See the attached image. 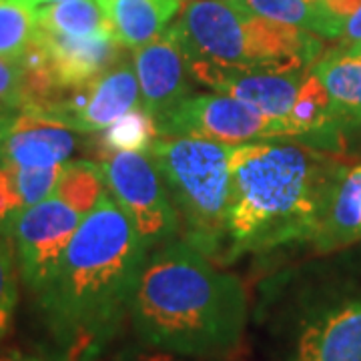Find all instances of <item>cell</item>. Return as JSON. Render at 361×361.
<instances>
[{
  "label": "cell",
  "instance_id": "cell-1",
  "mask_svg": "<svg viewBox=\"0 0 361 361\" xmlns=\"http://www.w3.org/2000/svg\"><path fill=\"white\" fill-rule=\"evenodd\" d=\"M345 171L329 151L289 139L231 147L227 249L221 265L289 243H311Z\"/></svg>",
  "mask_w": 361,
  "mask_h": 361
},
{
  "label": "cell",
  "instance_id": "cell-2",
  "mask_svg": "<svg viewBox=\"0 0 361 361\" xmlns=\"http://www.w3.org/2000/svg\"><path fill=\"white\" fill-rule=\"evenodd\" d=\"M129 317L149 348L197 360L221 357L243 339L249 299L237 275L173 239L147 255Z\"/></svg>",
  "mask_w": 361,
  "mask_h": 361
},
{
  "label": "cell",
  "instance_id": "cell-3",
  "mask_svg": "<svg viewBox=\"0 0 361 361\" xmlns=\"http://www.w3.org/2000/svg\"><path fill=\"white\" fill-rule=\"evenodd\" d=\"M149 249L109 189L85 215L40 291V307L63 343L97 353L129 317Z\"/></svg>",
  "mask_w": 361,
  "mask_h": 361
},
{
  "label": "cell",
  "instance_id": "cell-4",
  "mask_svg": "<svg viewBox=\"0 0 361 361\" xmlns=\"http://www.w3.org/2000/svg\"><path fill=\"white\" fill-rule=\"evenodd\" d=\"M169 30L187 63L239 71H310L323 42L313 32L251 13L241 0H185Z\"/></svg>",
  "mask_w": 361,
  "mask_h": 361
},
{
  "label": "cell",
  "instance_id": "cell-5",
  "mask_svg": "<svg viewBox=\"0 0 361 361\" xmlns=\"http://www.w3.org/2000/svg\"><path fill=\"white\" fill-rule=\"evenodd\" d=\"M229 153L231 145L183 135H159L147 153L177 211L183 241L217 265L227 249Z\"/></svg>",
  "mask_w": 361,
  "mask_h": 361
},
{
  "label": "cell",
  "instance_id": "cell-6",
  "mask_svg": "<svg viewBox=\"0 0 361 361\" xmlns=\"http://www.w3.org/2000/svg\"><path fill=\"white\" fill-rule=\"evenodd\" d=\"M106 189L127 215L147 249L173 241L180 233L167 187L147 153H103Z\"/></svg>",
  "mask_w": 361,
  "mask_h": 361
},
{
  "label": "cell",
  "instance_id": "cell-7",
  "mask_svg": "<svg viewBox=\"0 0 361 361\" xmlns=\"http://www.w3.org/2000/svg\"><path fill=\"white\" fill-rule=\"evenodd\" d=\"M159 135L199 137L223 145L281 139V125L221 92H193L157 118Z\"/></svg>",
  "mask_w": 361,
  "mask_h": 361
},
{
  "label": "cell",
  "instance_id": "cell-8",
  "mask_svg": "<svg viewBox=\"0 0 361 361\" xmlns=\"http://www.w3.org/2000/svg\"><path fill=\"white\" fill-rule=\"evenodd\" d=\"M80 221L82 215L54 195L23 211L13 221L6 235L13 239L20 275L35 295H39L59 269Z\"/></svg>",
  "mask_w": 361,
  "mask_h": 361
},
{
  "label": "cell",
  "instance_id": "cell-9",
  "mask_svg": "<svg viewBox=\"0 0 361 361\" xmlns=\"http://www.w3.org/2000/svg\"><path fill=\"white\" fill-rule=\"evenodd\" d=\"M141 106L135 66L121 59L113 68L80 89L28 109L25 113L42 116L66 129L90 135L103 133L118 116Z\"/></svg>",
  "mask_w": 361,
  "mask_h": 361
},
{
  "label": "cell",
  "instance_id": "cell-10",
  "mask_svg": "<svg viewBox=\"0 0 361 361\" xmlns=\"http://www.w3.org/2000/svg\"><path fill=\"white\" fill-rule=\"evenodd\" d=\"M287 361H361V293L303 311L291 329Z\"/></svg>",
  "mask_w": 361,
  "mask_h": 361
},
{
  "label": "cell",
  "instance_id": "cell-11",
  "mask_svg": "<svg viewBox=\"0 0 361 361\" xmlns=\"http://www.w3.org/2000/svg\"><path fill=\"white\" fill-rule=\"evenodd\" d=\"M191 77L205 85L213 92L229 94L233 99L249 104L261 115L269 116L283 125L293 109L299 87L307 71L273 73V71H239V68H217V66L187 63Z\"/></svg>",
  "mask_w": 361,
  "mask_h": 361
},
{
  "label": "cell",
  "instance_id": "cell-12",
  "mask_svg": "<svg viewBox=\"0 0 361 361\" xmlns=\"http://www.w3.org/2000/svg\"><path fill=\"white\" fill-rule=\"evenodd\" d=\"M133 66L139 80L141 106L155 121L193 94L187 59L169 28L159 39L135 49Z\"/></svg>",
  "mask_w": 361,
  "mask_h": 361
},
{
  "label": "cell",
  "instance_id": "cell-13",
  "mask_svg": "<svg viewBox=\"0 0 361 361\" xmlns=\"http://www.w3.org/2000/svg\"><path fill=\"white\" fill-rule=\"evenodd\" d=\"M77 151V133L30 113H18L0 139V163L23 169L59 167Z\"/></svg>",
  "mask_w": 361,
  "mask_h": 361
},
{
  "label": "cell",
  "instance_id": "cell-14",
  "mask_svg": "<svg viewBox=\"0 0 361 361\" xmlns=\"http://www.w3.org/2000/svg\"><path fill=\"white\" fill-rule=\"evenodd\" d=\"M111 37L123 49H139L159 39L180 13L185 0H101Z\"/></svg>",
  "mask_w": 361,
  "mask_h": 361
},
{
  "label": "cell",
  "instance_id": "cell-15",
  "mask_svg": "<svg viewBox=\"0 0 361 361\" xmlns=\"http://www.w3.org/2000/svg\"><path fill=\"white\" fill-rule=\"evenodd\" d=\"M310 71L327 90L341 130L361 129V54L337 47L322 54Z\"/></svg>",
  "mask_w": 361,
  "mask_h": 361
},
{
  "label": "cell",
  "instance_id": "cell-16",
  "mask_svg": "<svg viewBox=\"0 0 361 361\" xmlns=\"http://www.w3.org/2000/svg\"><path fill=\"white\" fill-rule=\"evenodd\" d=\"M361 241V163L348 167L322 229L311 241L319 251H334Z\"/></svg>",
  "mask_w": 361,
  "mask_h": 361
},
{
  "label": "cell",
  "instance_id": "cell-17",
  "mask_svg": "<svg viewBox=\"0 0 361 361\" xmlns=\"http://www.w3.org/2000/svg\"><path fill=\"white\" fill-rule=\"evenodd\" d=\"M63 165L23 169L0 163V235H6L13 221L30 207L54 193Z\"/></svg>",
  "mask_w": 361,
  "mask_h": 361
},
{
  "label": "cell",
  "instance_id": "cell-18",
  "mask_svg": "<svg viewBox=\"0 0 361 361\" xmlns=\"http://www.w3.org/2000/svg\"><path fill=\"white\" fill-rule=\"evenodd\" d=\"M40 30L63 37H111L109 18L101 0H68L35 11Z\"/></svg>",
  "mask_w": 361,
  "mask_h": 361
},
{
  "label": "cell",
  "instance_id": "cell-19",
  "mask_svg": "<svg viewBox=\"0 0 361 361\" xmlns=\"http://www.w3.org/2000/svg\"><path fill=\"white\" fill-rule=\"evenodd\" d=\"M104 193L106 180L101 165H94L92 161H68L63 165L52 195L85 217L99 205Z\"/></svg>",
  "mask_w": 361,
  "mask_h": 361
},
{
  "label": "cell",
  "instance_id": "cell-20",
  "mask_svg": "<svg viewBox=\"0 0 361 361\" xmlns=\"http://www.w3.org/2000/svg\"><path fill=\"white\" fill-rule=\"evenodd\" d=\"M157 137L159 129L155 116L142 106H137L103 130L101 145L103 153H149Z\"/></svg>",
  "mask_w": 361,
  "mask_h": 361
},
{
  "label": "cell",
  "instance_id": "cell-21",
  "mask_svg": "<svg viewBox=\"0 0 361 361\" xmlns=\"http://www.w3.org/2000/svg\"><path fill=\"white\" fill-rule=\"evenodd\" d=\"M37 14L16 0H0V56L23 65L37 37Z\"/></svg>",
  "mask_w": 361,
  "mask_h": 361
},
{
  "label": "cell",
  "instance_id": "cell-22",
  "mask_svg": "<svg viewBox=\"0 0 361 361\" xmlns=\"http://www.w3.org/2000/svg\"><path fill=\"white\" fill-rule=\"evenodd\" d=\"M251 13L273 23L291 25L313 35L325 37V26L319 11L307 0H241Z\"/></svg>",
  "mask_w": 361,
  "mask_h": 361
},
{
  "label": "cell",
  "instance_id": "cell-23",
  "mask_svg": "<svg viewBox=\"0 0 361 361\" xmlns=\"http://www.w3.org/2000/svg\"><path fill=\"white\" fill-rule=\"evenodd\" d=\"M16 255L13 245L0 235V341L11 329L16 303H18V279H16Z\"/></svg>",
  "mask_w": 361,
  "mask_h": 361
},
{
  "label": "cell",
  "instance_id": "cell-24",
  "mask_svg": "<svg viewBox=\"0 0 361 361\" xmlns=\"http://www.w3.org/2000/svg\"><path fill=\"white\" fill-rule=\"evenodd\" d=\"M0 104L23 113L28 106V89L23 65L11 63L0 56Z\"/></svg>",
  "mask_w": 361,
  "mask_h": 361
},
{
  "label": "cell",
  "instance_id": "cell-25",
  "mask_svg": "<svg viewBox=\"0 0 361 361\" xmlns=\"http://www.w3.org/2000/svg\"><path fill=\"white\" fill-rule=\"evenodd\" d=\"M361 6V0H319L317 11L325 26V39L343 37L349 16Z\"/></svg>",
  "mask_w": 361,
  "mask_h": 361
},
{
  "label": "cell",
  "instance_id": "cell-26",
  "mask_svg": "<svg viewBox=\"0 0 361 361\" xmlns=\"http://www.w3.org/2000/svg\"><path fill=\"white\" fill-rule=\"evenodd\" d=\"M118 361H191L189 357H183L177 353H169V351H141V353H133V355H125Z\"/></svg>",
  "mask_w": 361,
  "mask_h": 361
},
{
  "label": "cell",
  "instance_id": "cell-27",
  "mask_svg": "<svg viewBox=\"0 0 361 361\" xmlns=\"http://www.w3.org/2000/svg\"><path fill=\"white\" fill-rule=\"evenodd\" d=\"M361 40V6L355 13L349 16L345 23V30H343V44H353Z\"/></svg>",
  "mask_w": 361,
  "mask_h": 361
},
{
  "label": "cell",
  "instance_id": "cell-28",
  "mask_svg": "<svg viewBox=\"0 0 361 361\" xmlns=\"http://www.w3.org/2000/svg\"><path fill=\"white\" fill-rule=\"evenodd\" d=\"M16 116H18L16 111H13V109H6V106H2V104H0V139L4 137V133H6V130L11 129V125H13Z\"/></svg>",
  "mask_w": 361,
  "mask_h": 361
},
{
  "label": "cell",
  "instance_id": "cell-29",
  "mask_svg": "<svg viewBox=\"0 0 361 361\" xmlns=\"http://www.w3.org/2000/svg\"><path fill=\"white\" fill-rule=\"evenodd\" d=\"M18 4H23L30 11H37V8H42V6H49V4H59V2H68V0H16Z\"/></svg>",
  "mask_w": 361,
  "mask_h": 361
},
{
  "label": "cell",
  "instance_id": "cell-30",
  "mask_svg": "<svg viewBox=\"0 0 361 361\" xmlns=\"http://www.w3.org/2000/svg\"><path fill=\"white\" fill-rule=\"evenodd\" d=\"M0 361H40L39 357H32V355H25L20 351H11V353H4L0 355Z\"/></svg>",
  "mask_w": 361,
  "mask_h": 361
},
{
  "label": "cell",
  "instance_id": "cell-31",
  "mask_svg": "<svg viewBox=\"0 0 361 361\" xmlns=\"http://www.w3.org/2000/svg\"><path fill=\"white\" fill-rule=\"evenodd\" d=\"M341 47H345L349 52H353V54H361V40L360 42H353V44H341Z\"/></svg>",
  "mask_w": 361,
  "mask_h": 361
}]
</instances>
